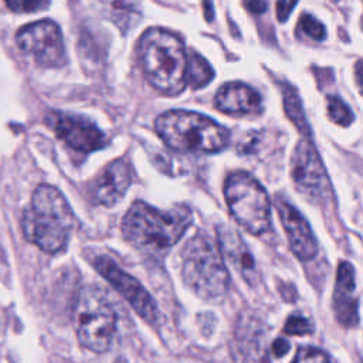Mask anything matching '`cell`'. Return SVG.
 <instances>
[{
	"instance_id": "obj_21",
	"label": "cell",
	"mask_w": 363,
	"mask_h": 363,
	"mask_svg": "<svg viewBox=\"0 0 363 363\" xmlns=\"http://www.w3.org/2000/svg\"><path fill=\"white\" fill-rule=\"evenodd\" d=\"M299 28L316 41H322L326 37L325 26L316 20L312 14H302L299 18Z\"/></svg>"
},
{
	"instance_id": "obj_9",
	"label": "cell",
	"mask_w": 363,
	"mask_h": 363,
	"mask_svg": "<svg viewBox=\"0 0 363 363\" xmlns=\"http://www.w3.org/2000/svg\"><path fill=\"white\" fill-rule=\"evenodd\" d=\"M16 41L18 48L31 55L43 67L65 64V47L60 27L51 20H40L21 27Z\"/></svg>"
},
{
	"instance_id": "obj_26",
	"label": "cell",
	"mask_w": 363,
	"mask_h": 363,
	"mask_svg": "<svg viewBox=\"0 0 363 363\" xmlns=\"http://www.w3.org/2000/svg\"><path fill=\"white\" fill-rule=\"evenodd\" d=\"M289 347H291V345L288 340H285L284 337H278L272 343V353L275 357H282L284 354L288 353Z\"/></svg>"
},
{
	"instance_id": "obj_18",
	"label": "cell",
	"mask_w": 363,
	"mask_h": 363,
	"mask_svg": "<svg viewBox=\"0 0 363 363\" xmlns=\"http://www.w3.org/2000/svg\"><path fill=\"white\" fill-rule=\"evenodd\" d=\"M214 78V69L199 52L190 51L187 57L186 84L193 89H200L211 82Z\"/></svg>"
},
{
	"instance_id": "obj_5",
	"label": "cell",
	"mask_w": 363,
	"mask_h": 363,
	"mask_svg": "<svg viewBox=\"0 0 363 363\" xmlns=\"http://www.w3.org/2000/svg\"><path fill=\"white\" fill-rule=\"evenodd\" d=\"M182 278L200 298L217 302L230 286V274L217 241L207 233H197L182 250Z\"/></svg>"
},
{
	"instance_id": "obj_14",
	"label": "cell",
	"mask_w": 363,
	"mask_h": 363,
	"mask_svg": "<svg viewBox=\"0 0 363 363\" xmlns=\"http://www.w3.org/2000/svg\"><path fill=\"white\" fill-rule=\"evenodd\" d=\"M133 180V173L126 159H116L106 164L91 186V197L96 204L115 206L119 203Z\"/></svg>"
},
{
	"instance_id": "obj_2",
	"label": "cell",
	"mask_w": 363,
	"mask_h": 363,
	"mask_svg": "<svg viewBox=\"0 0 363 363\" xmlns=\"http://www.w3.org/2000/svg\"><path fill=\"white\" fill-rule=\"evenodd\" d=\"M138 54L146 79L162 94L174 96L187 86V55L182 40L172 31L147 28L139 38Z\"/></svg>"
},
{
	"instance_id": "obj_20",
	"label": "cell",
	"mask_w": 363,
	"mask_h": 363,
	"mask_svg": "<svg viewBox=\"0 0 363 363\" xmlns=\"http://www.w3.org/2000/svg\"><path fill=\"white\" fill-rule=\"evenodd\" d=\"M326 111L329 119L337 125L347 126L353 122V112L350 108L335 95H329L326 98Z\"/></svg>"
},
{
	"instance_id": "obj_27",
	"label": "cell",
	"mask_w": 363,
	"mask_h": 363,
	"mask_svg": "<svg viewBox=\"0 0 363 363\" xmlns=\"http://www.w3.org/2000/svg\"><path fill=\"white\" fill-rule=\"evenodd\" d=\"M244 6L252 11V13H262L267 9V3L265 1H259V0H251V1H245Z\"/></svg>"
},
{
	"instance_id": "obj_12",
	"label": "cell",
	"mask_w": 363,
	"mask_h": 363,
	"mask_svg": "<svg viewBox=\"0 0 363 363\" xmlns=\"http://www.w3.org/2000/svg\"><path fill=\"white\" fill-rule=\"evenodd\" d=\"M275 204L292 252L301 261L313 259L318 254V242L309 223L289 201L278 197Z\"/></svg>"
},
{
	"instance_id": "obj_10",
	"label": "cell",
	"mask_w": 363,
	"mask_h": 363,
	"mask_svg": "<svg viewBox=\"0 0 363 363\" xmlns=\"http://www.w3.org/2000/svg\"><path fill=\"white\" fill-rule=\"evenodd\" d=\"M95 269L128 301L136 313L149 323H155L159 318V309L152 295L145 286L123 271L111 257L99 255L94 259Z\"/></svg>"
},
{
	"instance_id": "obj_16",
	"label": "cell",
	"mask_w": 363,
	"mask_h": 363,
	"mask_svg": "<svg viewBox=\"0 0 363 363\" xmlns=\"http://www.w3.org/2000/svg\"><path fill=\"white\" fill-rule=\"evenodd\" d=\"M216 108L230 115H251L262 111L261 95L247 84L227 82L214 96Z\"/></svg>"
},
{
	"instance_id": "obj_3",
	"label": "cell",
	"mask_w": 363,
	"mask_h": 363,
	"mask_svg": "<svg viewBox=\"0 0 363 363\" xmlns=\"http://www.w3.org/2000/svg\"><path fill=\"white\" fill-rule=\"evenodd\" d=\"M191 223V210L184 204L159 210L143 201H135L122 220V233L136 248L162 251L174 245Z\"/></svg>"
},
{
	"instance_id": "obj_11",
	"label": "cell",
	"mask_w": 363,
	"mask_h": 363,
	"mask_svg": "<svg viewBox=\"0 0 363 363\" xmlns=\"http://www.w3.org/2000/svg\"><path fill=\"white\" fill-rule=\"evenodd\" d=\"M48 125L62 142L79 152H94L106 145L105 133L85 116L52 112L48 116Z\"/></svg>"
},
{
	"instance_id": "obj_25",
	"label": "cell",
	"mask_w": 363,
	"mask_h": 363,
	"mask_svg": "<svg viewBox=\"0 0 363 363\" xmlns=\"http://www.w3.org/2000/svg\"><path fill=\"white\" fill-rule=\"evenodd\" d=\"M296 6V1H278L277 3V17L279 21H286L292 9Z\"/></svg>"
},
{
	"instance_id": "obj_22",
	"label": "cell",
	"mask_w": 363,
	"mask_h": 363,
	"mask_svg": "<svg viewBox=\"0 0 363 363\" xmlns=\"http://www.w3.org/2000/svg\"><path fill=\"white\" fill-rule=\"evenodd\" d=\"M291 363H330V360L323 350L313 346H302Z\"/></svg>"
},
{
	"instance_id": "obj_24",
	"label": "cell",
	"mask_w": 363,
	"mask_h": 363,
	"mask_svg": "<svg viewBox=\"0 0 363 363\" xmlns=\"http://www.w3.org/2000/svg\"><path fill=\"white\" fill-rule=\"evenodd\" d=\"M9 9L18 13H33L41 9H45L48 6V1H37V0H14L6 3Z\"/></svg>"
},
{
	"instance_id": "obj_23",
	"label": "cell",
	"mask_w": 363,
	"mask_h": 363,
	"mask_svg": "<svg viewBox=\"0 0 363 363\" xmlns=\"http://www.w3.org/2000/svg\"><path fill=\"white\" fill-rule=\"evenodd\" d=\"M313 330V326L312 323L301 316V315H291L284 326V332L286 335H298V336H302V335H308Z\"/></svg>"
},
{
	"instance_id": "obj_13",
	"label": "cell",
	"mask_w": 363,
	"mask_h": 363,
	"mask_svg": "<svg viewBox=\"0 0 363 363\" xmlns=\"http://www.w3.org/2000/svg\"><path fill=\"white\" fill-rule=\"evenodd\" d=\"M216 241L224 262L227 261L247 284L255 285L259 281V272L242 237L228 224H218L216 227Z\"/></svg>"
},
{
	"instance_id": "obj_19",
	"label": "cell",
	"mask_w": 363,
	"mask_h": 363,
	"mask_svg": "<svg viewBox=\"0 0 363 363\" xmlns=\"http://www.w3.org/2000/svg\"><path fill=\"white\" fill-rule=\"evenodd\" d=\"M282 101H284V109L286 112V116L296 125L301 133H303L305 136H311V129L305 118L302 102L296 91L288 84L282 85Z\"/></svg>"
},
{
	"instance_id": "obj_15",
	"label": "cell",
	"mask_w": 363,
	"mask_h": 363,
	"mask_svg": "<svg viewBox=\"0 0 363 363\" xmlns=\"http://www.w3.org/2000/svg\"><path fill=\"white\" fill-rule=\"evenodd\" d=\"M333 311L340 325L352 328L359 323L354 269L346 261L340 262L337 267L333 292Z\"/></svg>"
},
{
	"instance_id": "obj_28",
	"label": "cell",
	"mask_w": 363,
	"mask_h": 363,
	"mask_svg": "<svg viewBox=\"0 0 363 363\" xmlns=\"http://www.w3.org/2000/svg\"><path fill=\"white\" fill-rule=\"evenodd\" d=\"M360 69H362V68H360V61H357V64H356V78H357V79H356V81H357L359 85H360V79H362V78H360Z\"/></svg>"
},
{
	"instance_id": "obj_6",
	"label": "cell",
	"mask_w": 363,
	"mask_h": 363,
	"mask_svg": "<svg viewBox=\"0 0 363 363\" xmlns=\"http://www.w3.org/2000/svg\"><path fill=\"white\" fill-rule=\"evenodd\" d=\"M78 342L94 353L109 349L116 333V313L105 291L86 285L79 291L74 308Z\"/></svg>"
},
{
	"instance_id": "obj_7",
	"label": "cell",
	"mask_w": 363,
	"mask_h": 363,
	"mask_svg": "<svg viewBox=\"0 0 363 363\" xmlns=\"http://www.w3.org/2000/svg\"><path fill=\"white\" fill-rule=\"evenodd\" d=\"M224 197L234 220L248 233L261 235L271 230V200L255 177L231 173L224 183Z\"/></svg>"
},
{
	"instance_id": "obj_1",
	"label": "cell",
	"mask_w": 363,
	"mask_h": 363,
	"mask_svg": "<svg viewBox=\"0 0 363 363\" xmlns=\"http://www.w3.org/2000/svg\"><path fill=\"white\" fill-rule=\"evenodd\" d=\"M77 224L75 214L62 193L50 184H40L34 190L21 218L24 237L48 254L67 247Z\"/></svg>"
},
{
	"instance_id": "obj_4",
	"label": "cell",
	"mask_w": 363,
	"mask_h": 363,
	"mask_svg": "<svg viewBox=\"0 0 363 363\" xmlns=\"http://www.w3.org/2000/svg\"><path fill=\"white\" fill-rule=\"evenodd\" d=\"M155 129L169 147L179 152L216 153L230 142L228 129L193 111H167L156 118Z\"/></svg>"
},
{
	"instance_id": "obj_8",
	"label": "cell",
	"mask_w": 363,
	"mask_h": 363,
	"mask_svg": "<svg viewBox=\"0 0 363 363\" xmlns=\"http://www.w3.org/2000/svg\"><path fill=\"white\" fill-rule=\"evenodd\" d=\"M291 177L295 189L311 203H323L330 196L326 169L309 139H301L291 156Z\"/></svg>"
},
{
	"instance_id": "obj_17",
	"label": "cell",
	"mask_w": 363,
	"mask_h": 363,
	"mask_svg": "<svg viewBox=\"0 0 363 363\" xmlns=\"http://www.w3.org/2000/svg\"><path fill=\"white\" fill-rule=\"evenodd\" d=\"M237 349L245 363H269L264 349V333L258 322L250 316L237 328Z\"/></svg>"
}]
</instances>
